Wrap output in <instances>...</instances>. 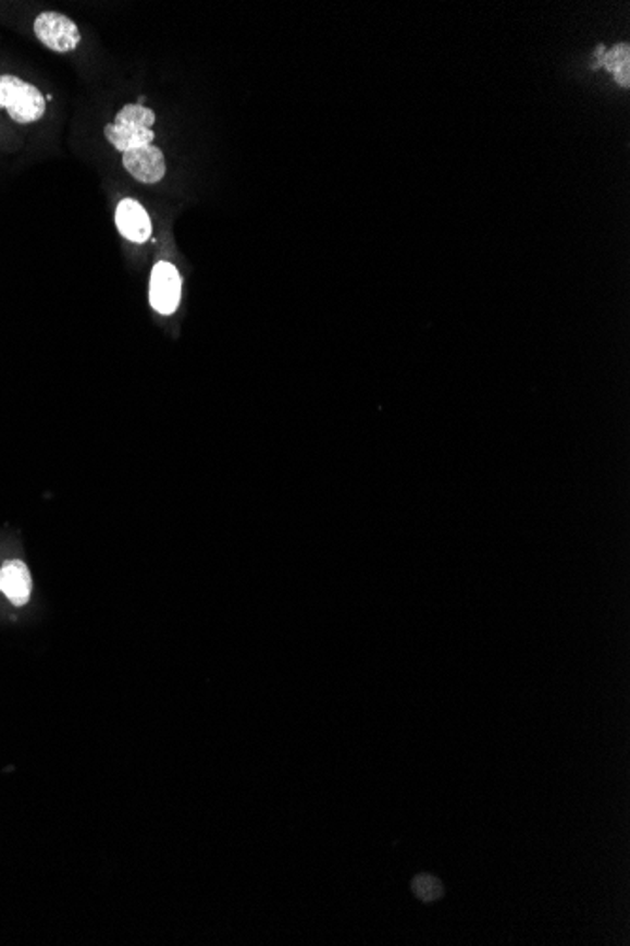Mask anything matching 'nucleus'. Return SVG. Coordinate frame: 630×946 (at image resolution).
<instances>
[{"instance_id": "8", "label": "nucleus", "mask_w": 630, "mask_h": 946, "mask_svg": "<svg viewBox=\"0 0 630 946\" xmlns=\"http://www.w3.org/2000/svg\"><path fill=\"white\" fill-rule=\"evenodd\" d=\"M609 71L616 74L617 82L629 86V48L617 46L616 50L609 51L602 58Z\"/></svg>"}, {"instance_id": "6", "label": "nucleus", "mask_w": 630, "mask_h": 946, "mask_svg": "<svg viewBox=\"0 0 630 946\" xmlns=\"http://www.w3.org/2000/svg\"><path fill=\"white\" fill-rule=\"evenodd\" d=\"M115 225L123 238L128 243H148L153 233V223L149 218L148 210L136 199H121L115 208Z\"/></svg>"}, {"instance_id": "3", "label": "nucleus", "mask_w": 630, "mask_h": 946, "mask_svg": "<svg viewBox=\"0 0 630 946\" xmlns=\"http://www.w3.org/2000/svg\"><path fill=\"white\" fill-rule=\"evenodd\" d=\"M35 36L48 50L55 53H71L78 48L82 42V33H79L76 22H72L71 17H66L59 12H42L36 15L33 23Z\"/></svg>"}, {"instance_id": "1", "label": "nucleus", "mask_w": 630, "mask_h": 946, "mask_svg": "<svg viewBox=\"0 0 630 946\" xmlns=\"http://www.w3.org/2000/svg\"><path fill=\"white\" fill-rule=\"evenodd\" d=\"M153 125H156V112L135 102L121 108L114 122L108 123L104 127V136L115 150L125 153L153 144L156 140Z\"/></svg>"}, {"instance_id": "2", "label": "nucleus", "mask_w": 630, "mask_h": 946, "mask_svg": "<svg viewBox=\"0 0 630 946\" xmlns=\"http://www.w3.org/2000/svg\"><path fill=\"white\" fill-rule=\"evenodd\" d=\"M46 107V97L38 87L12 74L0 76V110H4L12 122L20 125L40 122Z\"/></svg>"}, {"instance_id": "7", "label": "nucleus", "mask_w": 630, "mask_h": 946, "mask_svg": "<svg viewBox=\"0 0 630 946\" xmlns=\"http://www.w3.org/2000/svg\"><path fill=\"white\" fill-rule=\"evenodd\" d=\"M0 591L12 605L23 606L29 603L33 580L25 563L14 560L0 567Z\"/></svg>"}, {"instance_id": "4", "label": "nucleus", "mask_w": 630, "mask_h": 946, "mask_svg": "<svg viewBox=\"0 0 630 946\" xmlns=\"http://www.w3.org/2000/svg\"><path fill=\"white\" fill-rule=\"evenodd\" d=\"M182 274L174 265L169 261H159L151 269L149 277V303L151 308L161 316H171L176 312L182 300Z\"/></svg>"}, {"instance_id": "5", "label": "nucleus", "mask_w": 630, "mask_h": 946, "mask_svg": "<svg viewBox=\"0 0 630 946\" xmlns=\"http://www.w3.org/2000/svg\"><path fill=\"white\" fill-rule=\"evenodd\" d=\"M121 161H123L125 171L143 184H159L166 174L164 153L153 144L138 148V150L125 151Z\"/></svg>"}, {"instance_id": "9", "label": "nucleus", "mask_w": 630, "mask_h": 946, "mask_svg": "<svg viewBox=\"0 0 630 946\" xmlns=\"http://www.w3.org/2000/svg\"><path fill=\"white\" fill-rule=\"evenodd\" d=\"M411 889L423 901H434V899H438L442 896V884H440L438 879H434L431 875L416 876L413 884H411Z\"/></svg>"}]
</instances>
